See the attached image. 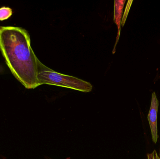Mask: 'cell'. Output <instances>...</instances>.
<instances>
[{"instance_id": "5", "label": "cell", "mask_w": 160, "mask_h": 159, "mask_svg": "<svg viewBox=\"0 0 160 159\" xmlns=\"http://www.w3.org/2000/svg\"><path fill=\"white\" fill-rule=\"evenodd\" d=\"M12 15V10L8 7L0 8V21H3L9 18Z\"/></svg>"}, {"instance_id": "8", "label": "cell", "mask_w": 160, "mask_h": 159, "mask_svg": "<svg viewBox=\"0 0 160 159\" xmlns=\"http://www.w3.org/2000/svg\"></svg>"}, {"instance_id": "4", "label": "cell", "mask_w": 160, "mask_h": 159, "mask_svg": "<svg viewBox=\"0 0 160 159\" xmlns=\"http://www.w3.org/2000/svg\"><path fill=\"white\" fill-rule=\"evenodd\" d=\"M126 1L121 0V1H114V21L116 24L118 29V35L117 37L116 42L115 45L114 51L113 53H115V49L117 44L118 42L120 33V29H121V16H122V12H123V7Z\"/></svg>"}, {"instance_id": "3", "label": "cell", "mask_w": 160, "mask_h": 159, "mask_svg": "<svg viewBox=\"0 0 160 159\" xmlns=\"http://www.w3.org/2000/svg\"><path fill=\"white\" fill-rule=\"evenodd\" d=\"M158 100L155 92H153L151 99L150 110L148 116V119L149 122L151 129L152 140L156 143L158 138V113L159 107Z\"/></svg>"}, {"instance_id": "2", "label": "cell", "mask_w": 160, "mask_h": 159, "mask_svg": "<svg viewBox=\"0 0 160 159\" xmlns=\"http://www.w3.org/2000/svg\"><path fill=\"white\" fill-rule=\"evenodd\" d=\"M38 81L39 86L53 85L68 88L82 92H88L93 87L89 82L78 77L57 72L43 64L38 59Z\"/></svg>"}, {"instance_id": "6", "label": "cell", "mask_w": 160, "mask_h": 159, "mask_svg": "<svg viewBox=\"0 0 160 159\" xmlns=\"http://www.w3.org/2000/svg\"><path fill=\"white\" fill-rule=\"evenodd\" d=\"M153 159H160V157L158 156V153L156 150L153 151Z\"/></svg>"}, {"instance_id": "1", "label": "cell", "mask_w": 160, "mask_h": 159, "mask_svg": "<svg viewBox=\"0 0 160 159\" xmlns=\"http://www.w3.org/2000/svg\"><path fill=\"white\" fill-rule=\"evenodd\" d=\"M0 51L14 77L26 89L39 86L38 58L28 32L20 27H0Z\"/></svg>"}, {"instance_id": "7", "label": "cell", "mask_w": 160, "mask_h": 159, "mask_svg": "<svg viewBox=\"0 0 160 159\" xmlns=\"http://www.w3.org/2000/svg\"><path fill=\"white\" fill-rule=\"evenodd\" d=\"M148 159H153V153L148 154Z\"/></svg>"}]
</instances>
